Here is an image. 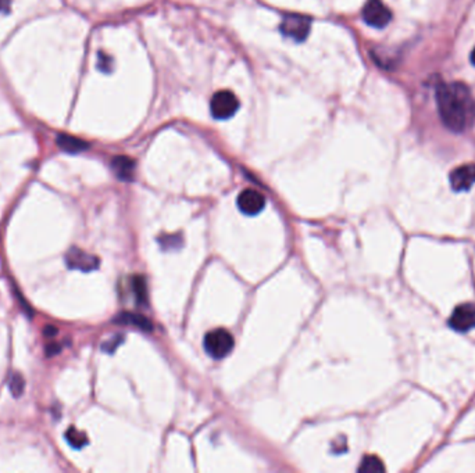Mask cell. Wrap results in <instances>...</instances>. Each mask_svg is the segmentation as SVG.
<instances>
[{"label":"cell","mask_w":475,"mask_h":473,"mask_svg":"<svg viewBox=\"0 0 475 473\" xmlns=\"http://www.w3.org/2000/svg\"><path fill=\"white\" fill-rule=\"evenodd\" d=\"M310 20L299 14H286L281 23V32L296 42H302L310 32Z\"/></svg>","instance_id":"obj_5"},{"label":"cell","mask_w":475,"mask_h":473,"mask_svg":"<svg viewBox=\"0 0 475 473\" xmlns=\"http://www.w3.org/2000/svg\"><path fill=\"white\" fill-rule=\"evenodd\" d=\"M99 69L105 71V72H109L112 69V58L103 53L99 54Z\"/></svg>","instance_id":"obj_17"},{"label":"cell","mask_w":475,"mask_h":473,"mask_svg":"<svg viewBox=\"0 0 475 473\" xmlns=\"http://www.w3.org/2000/svg\"><path fill=\"white\" fill-rule=\"evenodd\" d=\"M60 351H61V346H60L59 343H56V342H52V343H49V344L46 346V354H48L49 357L57 355Z\"/></svg>","instance_id":"obj_19"},{"label":"cell","mask_w":475,"mask_h":473,"mask_svg":"<svg viewBox=\"0 0 475 473\" xmlns=\"http://www.w3.org/2000/svg\"><path fill=\"white\" fill-rule=\"evenodd\" d=\"M112 168L118 179L121 181H131L134 178L135 173V162L131 160L129 157L118 155L114 157L112 162Z\"/></svg>","instance_id":"obj_10"},{"label":"cell","mask_w":475,"mask_h":473,"mask_svg":"<svg viewBox=\"0 0 475 473\" xmlns=\"http://www.w3.org/2000/svg\"><path fill=\"white\" fill-rule=\"evenodd\" d=\"M43 335L46 336V338H54L56 335H57V328H54V327H46L45 329H43Z\"/></svg>","instance_id":"obj_20"},{"label":"cell","mask_w":475,"mask_h":473,"mask_svg":"<svg viewBox=\"0 0 475 473\" xmlns=\"http://www.w3.org/2000/svg\"><path fill=\"white\" fill-rule=\"evenodd\" d=\"M65 440L68 441V444L75 448V450H79V448H83L88 444V437L84 432L81 430H76L75 428H70L65 433Z\"/></svg>","instance_id":"obj_14"},{"label":"cell","mask_w":475,"mask_h":473,"mask_svg":"<svg viewBox=\"0 0 475 473\" xmlns=\"http://www.w3.org/2000/svg\"><path fill=\"white\" fill-rule=\"evenodd\" d=\"M65 264L71 270H78L83 272H91L99 267V258L94 254H89L81 249L72 248L65 254Z\"/></svg>","instance_id":"obj_7"},{"label":"cell","mask_w":475,"mask_h":473,"mask_svg":"<svg viewBox=\"0 0 475 473\" xmlns=\"http://www.w3.org/2000/svg\"><path fill=\"white\" fill-rule=\"evenodd\" d=\"M57 146L70 154H76V153H83L87 148H89V143H87L85 140L71 136V135H65L61 133L57 136Z\"/></svg>","instance_id":"obj_11"},{"label":"cell","mask_w":475,"mask_h":473,"mask_svg":"<svg viewBox=\"0 0 475 473\" xmlns=\"http://www.w3.org/2000/svg\"><path fill=\"white\" fill-rule=\"evenodd\" d=\"M449 327L460 333L471 331L475 327V304L464 302L457 305L449 318Z\"/></svg>","instance_id":"obj_4"},{"label":"cell","mask_w":475,"mask_h":473,"mask_svg":"<svg viewBox=\"0 0 475 473\" xmlns=\"http://www.w3.org/2000/svg\"><path fill=\"white\" fill-rule=\"evenodd\" d=\"M236 204L245 215L253 217V215L260 214L264 210L266 197L255 189H245L244 192H241L240 196H237Z\"/></svg>","instance_id":"obj_8"},{"label":"cell","mask_w":475,"mask_h":473,"mask_svg":"<svg viewBox=\"0 0 475 473\" xmlns=\"http://www.w3.org/2000/svg\"><path fill=\"white\" fill-rule=\"evenodd\" d=\"M363 20L374 28H383L392 20L390 10L381 0H368L363 9Z\"/></svg>","instance_id":"obj_6"},{"label":"cell","mask_w":475,"mask_h":473,"mask_svg":"<svg viewBox=\"0 0 475 473\" xmlns=\"http://www.w3.org/2000/svg\"><path fill=\"white\" fill-rule=\"evenodd\" d=\"M131 285H132V292H134L136 302L138 304H146V301H147L146 279L140 275H135L131 280Z\"/></svg>","instance_id":"obj_13"},{"label":"cell","mask_w":475,"mask_h":473,"mask_svg":"<svg viewBox=\"0 0 475 473\" xmlns=\"http://www.w3.org/2000/svg\"><path fill=\"white\" fill-rule=\"evenodd\" d=\"M383 470H385V466L377 456H366L359 468V472H364V473H378Z\"/></svg>","instance_id":"obj_15"},{"label":"cell","mask_w":475,"mask_h":473,"mask_svg":"<svg viewBox=\"0 0 475 473\" xmlns=\"http://www.w3.org/2000/svg\"><path fill=\"white\" fill-rule=\"evenodd\" d=\"M114 340H116V339H112L109 343L103 344V350H105L106 353H113V351L117 349V346L123 342V336H118L117 342H114Z\"/></svg>","instance_id":"obj_18"},{"label":"cell","mask_w":475,"mask_h":473,"mask_svg":"<svg viewBox=\"0 0 475 473\" xmlns=\"http://www.w3.org/2000/svg\"><path fill=\"white\" fill-rule=\"evenodd\" d=\"M114 322L121 324V325H132L140 331L145 332H150L153 329V325L149 320H146L145 317L139 314H134V312H123L120 314L118 317H116Z\"/></svg>","instance_id":"obj_12"},{"label":"cell","mask_w":475,"mask_h":473,"mask_svg":"<svg viewBox=\"0 0 475 473\" xmlns=\"http://www.w3.org/2000/svg\"><path fill=\"white\" fill-rule=\"evenodd\" d=\"M471 63H472L474 67H475V49H474L472 53H471Z\"/></svg>","instance_id":"obj_21"},{"label":"cell","mask_w":475,"mask_h":473,"mask_svg":"<svg viewBox=\"0 0 475 473\" xmlns=\"http://www.w3.org/2000/svg\"><path fill=\"white\" fill-rule=\"evenodd\" d=\"M9 388H10V391L13 393V396H14V397H20L21 394L24 393L25 380H24V377H23L19 372H14V373L10 375V379H9Z\"/></svg>","instance_id":"obj_16"},{"label":"cell","mask_w":475,"mask_h":473,"mask_svg":"<svg viewBox=\"0 0 475 473\" xmlns=\"http://www.w3.org/2000/svg\"><path fill=\"white\" fill-rule=\"evenodd\" d=\"M436 104L443 124L453 132H464L475 121V100L461 82L441 84L436 88Z\"/></svg>","instance_id":"obj_1"},{"label":"cell","mask_w":475,"mask_h":473,"mask_svg":"<svg viewBox=\"0 0 475 473\" xmlns=\"http://www.w3.org/2000/svg\"><path fill=\"white\" fill-rule=\"evenodd\" d=\"M450 186L454 192H465L475 184V164H464L454 168L449 177Z\"/></svg>","instance_id":"obj_9"},{"label":"cell","mask_w":475,"mask_h":473,"mask_svg":"<svg viewBox=\"0 0 475 473\" xmlns=\"http://www.w3.org/2000/svg\"><path fill=\"white\" fill-rule=\"evenodd\" d=\"M203 346L210 357L215 360H221L232 351L235 346V340H233V336L226 329H214V331H210L204 336Z\"/></svg>","instance_id":"obj_2"},{"label":"cell","mask_w":475,"mask_h":473,"mask_svg":"<svg viewBox=\"0 0 475 473\" xmlns=\"http://www.w3.org/2000/svg\"><path fill=\"white\" fill-rule=\"evenodd\" d=\"M237 109H240V102H237L236 96L229 91L217 92L210 103L211 114L217 120H226L232 117Z\"/></svg>","instance_id":"obj_3"}]
</instances>
